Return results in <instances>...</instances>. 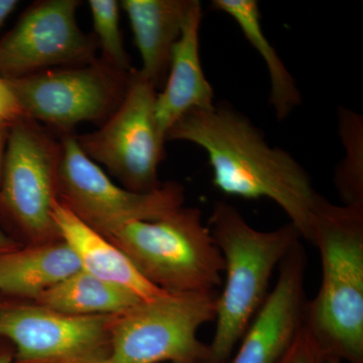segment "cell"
Instances as JSON below:
<instances>
[{
  "label": "cell",
  "instance_id": "6da1fadb",
  "mask_svg": "<svg viewBox=\"0 0 363 363\" xmlns=\"http://www.w3.org/2000/svg\"><path fill=\"white\" fill-rule=\"evenodd\" d=\"M176 140L206 152L212 183L222 193L272 200L311 243L313 218L323 196L302 164L286 150L269 145L245 114L227 104L189 111L167 133L166 143Z\"/></svg>",
  "mask_w": 363,
  "mask_h": 363
},
{
  "label": "cell",
  "instance_id": "7a4b0ae2",
  "mask_svg": "<svg viewBox=\"0 0 363 363\" xmlns=\"http://www.w3.org/2000/svg\"><path fill=\"white\" fill-rule=\"evenodd\" d=\"M311 243L322 281L308 301L305 326L326 357L363 363V205H335L322 197Z\"/></svg>",
  "mask_w": 363,
  "mask_h": 363
},
{
  "label": "cell",
  "instance_id": "3957f363",
  "mask_svg": "<svg viewBox=\"0 0 363 363\" xmlns=\"http://www.w3.org/2000/svg\"><path fill=\"white\" fill-rule=\"evenodd\" d=\"M209 229L223 255L226 279L217 300L207 363H227L264 305L272 272L302 235L291 222L274 230H257L224 201L214 205Z\"/></svg>",
  "mask_w": 363,
  "mask_h": 363
},
{
  "label": "cell",
  "instance_id": "277c9868",
  "mask_svg": "<svg viewBox=\"0 0 363 363\" xmlns=\"http://www.w3.org/2000/svg\"><path fill=\"white\" fill-rule=\"evenodd\" d=\"M105 238L164 292L211 293L221 285L225 262L198 208L182 206L157 220L128 222Z\"/></svg>",
  "mask_w": 363,
  "mask_h": 363
},
{
  "label": "cell",
  "instance_id": "5b68a950",
  "mask_svg": "<svg viewBox=\"0 0 363 363\" xmlns=\"http://www.w3.org/2000/svg\"><path fill=\"white\" fill-rule=\"evenodd\" d=\"M217 300V292L164 293L116 315L106 363H207L197 334L214 321Z\"/></svg>",
  "mask_w": 363,
  "mask_h": 363
},
{
  "label": "cell",
  "instance_id": "8992f818",
  "mask_svg": "<svg viewBox=\"0 0 363 363\" xmlns=\"http://www.w3.org/2000/svg\"><path fill=\"white\" fill-rule=\"evenodd\" d=\"M130 72L96 59L6 81L26 117L62 136L85 121L104 124L123 102Z\"/></svg>",
  "mask_w": 363,
  "mask_h": 363
},
{
  "label": "cell",
  "instance_id": "52a82bcc",
  "mask_svg": "<svg viewBox=\"0 0 363 363\" xmlns=\"http://www.w3.org/2000/svg\"><path fill=\"white\" fill-rule=\"evenodd\" d=\"M157 88L133 69L123 102L101 128L77 135L86 156L101 164L124 188L149 193L161 187L159 166L164 157V140L156 118Z\"/></svg>",
  "mask_w": 363,
  "mask_h": 363
},
{
  "label": "cell",
  "instance_id": "ba28073f",
  "mask_svg": "<svg viewBox=\"0 0 363 363\" xmlns=\"http://www.w3.org/2000/svg\"><path fill=\"white\" fill-rule=\"evenodd\" d=\"M60 140L59 201L101 235L128 222L164 218L183 206L180 184L169 182L152 192H133L116 185L86 156L76 133L60 136Z\"/></svg>",
  "mask_w": 363,
  "mask_h": 363
},
{
  "label": "cell",
  "instance_id": "9c48e42d",
  "mask_svg": "<svg viewBox=\"0 0 363 363\" xmlns=\"http://www.w3.org/2000/svg\"><path fill=\"white\" fill-rule=\"evenodd\" d=\"M61 140L23 117L11 126L0 179V203L33 245L61 240L55 223Z\"/></svg>",
  "mask_w": 363,
  "mask_h": 363
},
{
  "label": "cell",
  "instance_id": "30bf717a",
  "mask_svg": "<svg viewBox=\"0 0 363 363\" xmlns=\"http://www.w3.org/2000/svg\"><path fill=\"white\" fill-rule=\"evenodd\" d=\"M79 0H40L0 40V77H26L50 69L92 63L98 49L94 35L83 33Z\"/></svg>",
  "mask_w": 363,
  "mask_h": 363
},
{
  "label": "cell",
  "instance_id": "8fae6325",
  "mask_svg": "<svg viewBox=\"0 0 363 363\" xmlns=\"http://www.w3.org/2000/svg\"><path fill=\"white\" fill-rule=\"evenodd\" d=\"M116 315L72 316L38 304L0 308V337L18 363H106Z\"/></svg>",
  "mask_w": 363,
  "mask_h": 363
},
{
  "label": "cell",
  "instance_id": "7c38bea8",
  "mask_svg": "<svg viewBox=\"0 0 363 363\" xmlns=\"http://www.w3.org/2000/svg\"><path fill=\"white\" fill-rule=\"evenodd\" d=\"M306 267L298 241L279 264L276 285L227 363H281L305 324Z\"/></svg>",
  "mask_w": 363,
  "mask_h": 363
},
{
  "label": "cell",
  "instance_id": "4fadbf2b",
  "mask_svg": "<svg viewBox=\"0 0 363 363\" xmlns=\"http://www.w3.org/2000/svg\"><path fill=\"white\" fill-rule=\"evenodd\" d=\"M202 4L192 0L180 38L172 52L166 85L156 98L159 130L166 135L187 112L213 107L214 90L203 72L200 58V26Z\"/></svg>",
  "mask_w": 363,
  "mask_h": 363
},
{
  "label": "cell",
  "instance_id": "5bb4252c",
  "mask_svg": "<svg viewBox=\"0 0 363 363\" xmlns=\"http://www.w3.org/2000/svg\"><path fill=\"white\" fill-rule=\"evenodd\" d=\"M52 216L60 238L71 247L85 272L123 286L143 301L167 293L147 281L125 253L80 220L59 199L55 203Z\"/></svg>",
  "mask_w": 363,
  "mask_h": 363
},
{
  "label": "cell",
  "instance_id": "9a60e30c",
  "mask_svg": "<svg viewBox=\"0 0 363 363\" xmlns=\"http://www.w3.org/2000/svg\"><path fill=\"white\" fill-rule=\"evenodd\" d=\"M192 0H123L142 58L140 71L156 88L168 76L172 52Z\"/></svg>",
  "mask_w": 363,
  "mask_h": 363
},
{
  "label": "cell",
  "instance_id": "2e32d148",
  "mask_svg": "<svg viewBox=\"0 0 363 363\" xmlns=\"http://www.w3.org/2000/svg\"><path fill=\"white\" fill-rule=\"evenodd\" d=\"M82 269L62 240L0 255V292L35 300Z\"/></svg>",
  "mask_w": 363,
  "mask_h": 363
},
{
  "label": "cell",
  "instance_id": "e0dca14e",
  "mask_svg": "<svg viewBox=\"0 0 363 363\" xmlns=\"http://www.w3.org/2000/svg\"><path fill=\"white\" fill-rule=\"evenodd\" d=\"M38 305L72 316L119 315L142 302L123 286L81 269L35 298Z\"/></svg>",
  "mask_w": 363,
  "mask_h": 363
},
{
  "label": "cell",
  "instance_id": "ac0fdd59",
  "mask_svg": "<svg viewBox=\"0 0 363 363\" xmlns=\"http://www.w3.org/2000/svg\"><path fill=\"white\" fill-rule=\"evenodd\" d=\"M212 6L216 11L230 16L240 26L253 49L264 59L269 81L271 93L269 104L274 108L278 121L288 118L291 112L302 104L300 91L295 79L291 75L278 52L264 35L260 23L259 4L255 0H214Z\"/></svg>",
  "mask_w": 363,
  "mask_h": 363
},
{
  "label": "cell",
  "instance_id": "d6986e66",
  "mask_svg": "<svg viewBox=\"0 0 363 363\" xmlns=\"http://www.w3.org/2000/svg\"><path fill=\"white\" fill-rule=\"evenodd\" d=\"M338 130L345 156L335 171V183L343 205H363V117L339 108Z\"/></svg>",
  "mask_w": 363,
  "mask_h": 363
},
{
  "label": "cell",
  "instance_id": "ffe728a7",
  "mask_svg": "<svg viewBox=\"0 0 363 363\" xmlns=\"http://www.w3.org/2000/svg\"><path fill=\"white\" fill-rule=\"evenodd\" d=\"M88 6L92 16L94 37L101 51L100 60L116 70L130 73L133 68L119 28L121 4L116 0H89Z\"/></svg>",
  "mask_w": 363,
  "mask_h": 363
},
{
  "label": "cell",
  "instance_id": "44dd1931",
  "mask_svg": "<svg viewBox=\"0 0 363 363\" xmlns=\"http://www.w3.org/2000/svg\"><path fill=\"white\" fill-rule=\"evenodd\" d=\"M326 355L305 324L281 363H325Z\"/></svg>",
  "mask_w": 363,
  "mask_h": 363
},
{
  "label": "cell",
  "instance_id": "7402d4cb",
  "mask_svg": "<svg viewBox=\"0 0 363 363\" xmlns=\"http://www.w3.org/2000/svg\"><path fill=\"white\" fill-rule=\"evenodd\" d=\"M23 117L25 114L6 79L0 77V123L14 124Z\"/></svg>",
  "mask_w": 363,
  "mask_h": 363
},
{
  "label": "cell",
  "instance_id": "603a6c76",
  "mask_svg": "<svg viewBox=\"0 0 363 363\" xmlns=\"http://www.w3.org/2000/svg\"><path fill=\"white\" fill-rule=\"evenodd\" d=\"M13 124L0 123V179H1L2 168H4V156L7 142H9V133Z\"/></svg>",
  "mask_w": 363,
  "mask_h": 363
},
{
  "label": "cell",
  "instance_id": "cb8c5ba5",
  "mask_svg": "<svg viewBox=\"0 0 363 363\" xmlns=\"http://www.w3.org/2000/svg\"><path fill=\"white\" fill-rule=\"evenodd\" d=\"M18 4V2L16 0H0V28L6 18L13 13Z\"/></svg>",
  "mask_w": 363,
  "mask_h": 363
},
{
  "label": "cell",
  "instance_id": "d4e9b609",
  "mask_svg": "<svg viewBox=\"0 0 363 363\" xmlns=\"http://www.w3.org/2000/svg\"><path fill=\"white\" fill-rule=\"evenodd\" d=\"M13 241L0 228V255L16 250Z\"/></svg>",
  "mask_w": 363,
  "mask_h": 363
},
{
  "label": "cell",
  "instance_id": "484cf974",
  "mask_svg": "<svg viewBox=\"0 0 363 363\" xmlns=\"http://www.w3.org/2000/svg\"><path fill=\"white\" fill-rule=\"evenodd\" d=\"M14 355L9 352H0V363H13Z\"/></svg>",
  "mask_w": 363,
  "mask_h": 363
},
{
  "label": "cell",
  "instance_id": "4316f807",
  "mask_svg": "<svg viewBox=\"0 0 363 363\" xmlns=\"http://www.w3.org/2000/svg\"><path fill=\"white\" fill-rule=\"evenodd\" d=\"M325 363H342V362H341L340 360L337 359V358L326 357V359H325Z\"/></svg>",
  "mask_w": 363,
  "mask_h": 363
}]
</instances>
